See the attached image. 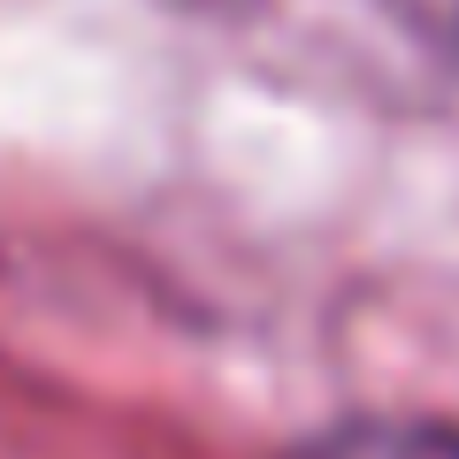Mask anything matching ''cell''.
I'll return each mask as SVG.
<instances>
[{
	"label": "cell",
	"instance_id": "cell-1",
	"mask_svg": "<svg viewBox=\"0 0 459 459\" xmlns=\"http://www.w3.org/2000/svg\"><path fill=\"white\" fill-rule=\"evenodd\" d=\"M283 459H459V421L437 413H344Z\"/></svg>",
	"mask_w": 459,
	"mask_h": 459
}]
</instances>
